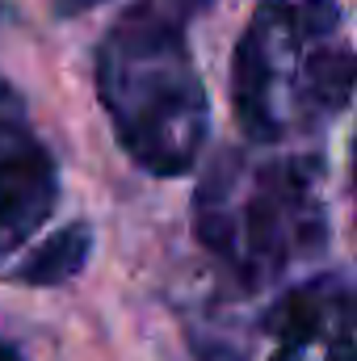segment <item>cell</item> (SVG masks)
<instances>
[{
  "instance_id": "obj_1",
  "label": "cell",
  "mask_w": 357,
  "mask_h": 361,
  "mask_svg": "<svg viewBox=\"0 0 357 361\" xmlns=\"http://www.w3.org/2000/svg\"><path fill=\"white\" fill-rule=\"evenodd\" d=\"M357 59L337 0H261L231 59V109L253 143L328 126L353 97Z\"/></svg>"
},
{
  "instance_id": "obj_2",
  "label": "cell",
  "mask_w": 357,
  "mask_h": 361,
  "mask_svg": "<svg viewBox=\"0 0 357 361\" xmlns=\"http://www.w3.org/2000/svg\"><path fill=\"white\" fill-rule=\"evenodd\" d=\"M181 17L185 13H173L164 0H139L97 47V97L114 139L156 177L189 173L210 130V101Z\"/></svg>"
},
{
  "instance_id": "obj_3",
  "label": "cell",
  "mask_w": 357,
  "mask_h": 361,
  "mask_svg": "<svg viewBox=\"0 0 357 361\" xmlns=\"http://www.w3.org/2000/svg\"><path fill=\"white\" fill-rule=\"evenodd\" d=\"M315 156L223 152L193 197V227L227 277L253 294L328 244V202Z\"/></svg>"
},
{
  "instance_id": "obj_4",
  "label": "cell",
  "mask_w": 357,
  "mask_h": 361,
  "mask_svg": "<svg viewBox=\"0 0 357 361\" xmlns=\"http://www.w3.org/2000/svg\"><path fill=\"white\" fill-rule=\"evenodd\" d=\"M269 361H353V286L345 273L286 290L265 315Z\"/></svg>"
},
{
  "instance_id": "obj_5",
  "label": "cell",
  "mask_w": 357,
  "mask_h": 361,
  "mask_svg": "<svg viewBox=\"0 0 357 361\" xmlns=\"http://www.w3.org/2000/svg\"><path fill=\"white\" fill-rule=\"evenodd\" d=\"M59 169L30 126L0 135V265L55 214Z\"/></svg>"
},
{
  "instance_id": "obj_6",
  "label": "cell",
  "mask_w": 357,
  "mask_h": 361,
  "mask_svg": "<svg viewBox=\"0 0 357 361\" xmlns=\"http://www.w3.org/2000/svg\"><path fill=\"white\" fill-rule=\"evenodd\" d=\"M89 248H92L89 223H68L63 231H55L51 240H42L13 269V281L17 286H63V281H72L76 273L85 269Z\"/></svg>"
},
{
  "instance_id": "obj_7",
  "label": "cell",
  "mask_w": 357,
  "mask_h": 361,
  "mask_svg": "<svg viewBox=\"0 0 357 361\" xmlns=\"http://www.w3.org/2000/svg\"><path fill=\"white\" fill-rule=\"evenodd\" d=\"M0 361H25V357H21V353H17V349H13V345L0 336Z\"/></svg>"
},
{
  "instance_id": "obj_8",
  "label": "cell",
  "mask_w": 357,
  "mask_h": 361,
  "mask_svg": "<svg viewBox=\"0 0 357 361\" xmlns=\"http://www.w3.org/2000/svg\"><path fill=\"white\" fill-rule=\"evenodd\" d=\"M85 4H97V0H59V13H76V8H85Z\"/></svg>"
}]
</instances>
